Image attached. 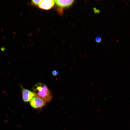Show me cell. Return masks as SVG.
<instances>
[{
  "label": "cell",
  "mask_w": 130,
  "mask_h": 130,
  "mask_svg": "<svg viewBox=\"0 0 130 130\" xmlns=\"http://www.w3.org/2000/svg\"><path fill=\"white\" fill-rule=\"evenodd\" d=\"M52 73L54 76H55L59 75V72L58 71L54 70L52 72Z\"/></svg>",
  "instance_id": "7"
},
{
  "label": "cell",
  "mask_w": 130,
  "mask_h": 130,
  "mask_svg": "<svg viewBox=\"0 0 130 130\" xmlns=\"http://www.w3.org/2000/svg\"><path fill=\"white\" fill-rule=\"evenodd\" d=\"M46 102L42 99L37 96L33 98L30 101V104L35 109H39L45 106Z\"/></svg>",
  "instance_id": "2"
},
{
  "label": "cell",
  "mask_w": 130,
  "mask_h": 130,
  "mask_svg": "<svg viewBox=\"0 0 130 130\" xmlns=\"http://www.w3.org/2000/svg\"><path fill=\"white\" fill-rule=\"evenodd\" d=\"M95 41L99 43L101 41V38L99 36L95 38Z\"/></svg>",
  "instance_id": "8"
},
{
  "label": "cell",
  "mask_w": 130,
  "mask_h": 130,
  "mask_svg": "<svg viewBox=\"0 0 130 130\" xmlns=\"http://www.w3.org/2000/svg\"><path fill=\"white\" fill-rule=\"evenodd\" d=\"M33 92L37 96L43 99L46 103L50 102L52 98L51 91L44 84L38 83L32 87Z\"/></svg>",
  "instance_id": "1"
},
{
  "label": "cell",
  "mask_w": 130,
  "mask_h": 130,
  "mask_svg": "<svg viewBox=\"0 0 130 130\" xmlns=\"http://www.w3.org/2000/svg\"><path fill=\"white\" fill-rule=\"evenodd\" d=\"M74 0H54L55 3L57 6L61 8H64L68 7L73 3Z\"/></svg>",
  "instance_id": "5"
},
{
  "label": "cell",
  "mask_w": 130,
  "mask_h": 130,
  "mask_svg": "<svg viewBox=\"0 0 130 130\" xmlns=\"http://www.w3.org/2000/svg\"><path fill=\"white\" fill-rule=\"evenodd\" d=\"M42 1V0H32V4L35 6H38Z\"/></svg>",
  "instance_id": "6"
},
{
  "label": "cell",
  "mask_w": 130,
  "mask_h": 130,
  "mask_svg": "<svg viewBox=\"0 0 130 130\" xmlns=\"http://www.w3.org/2000/svg\"><path fill=\"white\" fill-rule=\"evenodd\" d=\"M21 87L22 90V98L24 102H27L30 101L33 98L37 96L33 91Z\"/></svg>",
  "instance_id": "3"
},
{
  "label": "cell",
  "mask_w": 130,
  "mask_h": 130,
  "mask_svg": "<svg viewBox=\"0 0 130 130\" xmlns=\"http://www.w3.org/2000/svg\"><path fill=\"white\" fill-rule=\"evenodd\" d=\"M55 2L54 0H42L39 4L38 6L41 9L45 10H49L51 9L53 6Z\"/></svg>",
  "instance_id": "4"
}]
</instances>
